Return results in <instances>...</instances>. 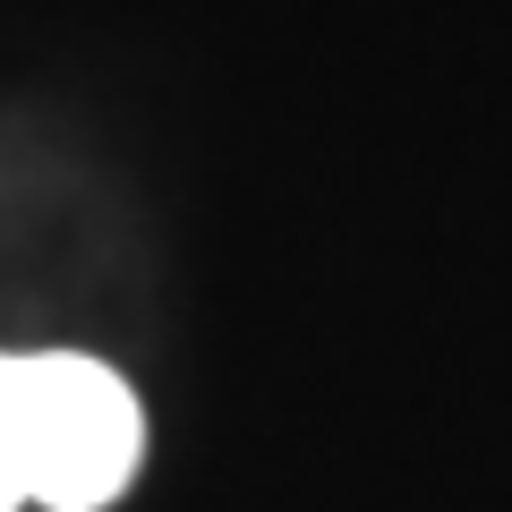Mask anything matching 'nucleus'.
<instances>
[{
	"label": "nucleus",
	"instance_id": "nucleus-1",
	"mask_svg": "<svg viewBox=\"0 0 512 512\" xmlns=\"http://www.w3.org/2000/svg\"><path fill=\"white\" fill-rule=\"evenodd\" d=\"M18 419H26V495L43 512H103L137 487L146 402L120 367L86 350H18Z\"/></svg>",
	"mask_w": 512,
	"mask_h": 512
},
{
	"label": "nucleus",
	"instance_id": "nucleus-2",
	"mask_svg": "<svg viewBox=\"0 0 512 512\" xmlns=\"http://www.w3.org/2000/svg\"><path fill=\"white\" fill-rule=\"evenodd\" d=\"M26 419H18V350H0V512H26Z\"/></svg>",
	"mask_w": 512,
	"mask_h": 512
}]
</instances>
